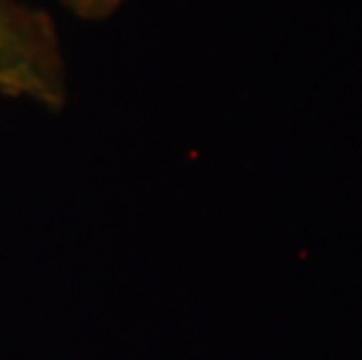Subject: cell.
Segmentation results:
<instances>
[{
	"label": "cell",
	"mask_w": 362,
	"mask_h": 360,
	"mask_svg": "<svg viewBox=\"0 0 362 360\" xmlns=\"http://www.w3.org/2000/svg\"><path fill=\"white\" fill-rule=\"evenodd\" d=\"M59 28L26 0H0V94L61 108L68 96Z\"/></svg>",
	"instance_id": "6da1fadb"
},
{
	"label": "cell",
	"mask_w": 362,
	"mask_h": 360,
	"mask_svg": "<svg viewBox=\"0 0 362 360\" xmlns=\"http://www.w3.org/2000/svg\"><path fill=\"white\" fill-rule=\"evenodd\" d=\"M82 21H105L119 12L127 0H61Z\"/></svg>",
	"instance_id": "7a4b0ae2"
}]
</instances>
